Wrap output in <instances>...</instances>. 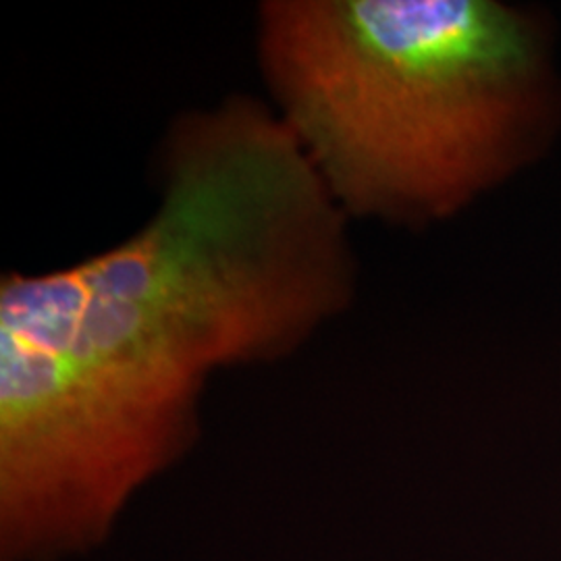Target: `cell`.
<instances>
[{
	"label": "cell",
	"mask_w": 561,
	"mask_h": 561,
	"mask_svg": "<svg viewBox=\"0 0 561 561\" xmlns=\"http://www.w3.org/2000/svg\"><path fill=\"white\" fill-rule=\"evenodd\" d=\"M261 57L280 121L343 213L443 219L541 141V25L495 0H273Z\"/></svg>",
	"instance_id": "7a4b0ae2"
},
{
	"label": "cell",
	"mask_w": 561,
	"mask_h": 561,
	"mask_svg": "<svg viewBox=\"0 0 561 561\" xmlns=\"http://www.w3.org/2000/svg\"><path fill=\"white\" fill-rule=\"evenodd\" d=\"M157 215L73 266L0 283V514L9 560L96 541L178 456L206 377L275 358L352 291L343 210L248 101L169 141Z\"/></svg>",
	"instance_id": "6da1fadb"
}]
</instances>
